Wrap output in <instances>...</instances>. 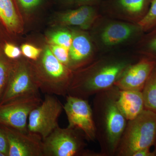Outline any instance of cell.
<instances>
[{
  "label": "cell",
  "mask_w": 156,
  "mask_h": 156,
  "mask_svg": "<svg viewBox=\"0 0 156 156\" xmlns=\"http://www.w3.org/2000/svg\"><path fill=\"white\" fill-rule=\"evenodd\" d=\"M38 96L24 98L0 105V124L23 132H27L30 114L42 102Z\"/></svg>",
  "instance_id": "cell-9"
},
{
  "label": "cell",
  "mask_w": 156,
  "mask_h": 156,
  "mask_svg": "<svg viewBox=\"0 0 156 156\" xmlns=\"http://www.w3.org/2000/svg\"><path fill=\"white\" fill-rule=\"evenodd\" d=\"M120 89L114 86L94 95L92 112L95 137L102 156H115L128 120L118 106Z\"/></svg>",
  "instance_id": "cell-1"
},
{
  "label": "cell",
  "mask_w": 156,
  "mask_h": 156,
  "mask_svg": "<svg viewBox=\"0 0 156 156\" xmlns=\"http://www.w3.org/2000/svg\"><path fill=\"white\" fill-rule=\"evenodd\" d=\"M21 50L23 56L29 59L34 61L40 57L42 52L41 49L29 44L22 45Z\"/></svg>",
  "instance_id": "cell-23"
},
{
  "label": "cell",
  "mask_w": 156,
  "mask_h": 156,
  "mask_svg": "<svg viewBox=\"0 0 156 156\" xmlns=\"http://www.w3.org/2000/svg\"><path fill=\"white\" fill-rule=\"evenodd\" d=\"M156 65V60L150 57L130 65L115 84L120 90L142 91Z\"/></svg>",
  "instance_id": "cell-11"
},
{
  "label": "cell",
  "mask_w": 156,
  "mask_h": 156,
  "mask_svg": "<svg viewBox=\"0 0 156 156\" xmlns=\"http://www.w3.org/2000/svg\"><path fill=\"white\" fill-rule=\"evenodd\" d=\"M146 47L149 52L150 58L156 60V31L149 38L146 44Z\"/></svg>",
  "instance_id": "cell-25"
},
{
  "label": "cell",
  "mask_w": 156,
  "mask_h": 156,
  "mask_svg": "<svg viewBox=\"0 0 156 156\" xmlns=\"http://www.w3.org/2000/svg\"><path fill=\"white\" fill-rule=\"evenodd\" d=\"M94 1V0H75L76 4L82 6L86 5L87 4L92 2Z\"/></svg>",
  "instance_id": "cell-29"
},
{
  "label": "cell",
  "mask_w": 156,
  "mask_h": 156,
  "mask_svg": "<svg viewBox=\"0 0 156 156\" xmlns=\"http://www.w3.org/2000/svg\"><path fill=\"white\" fill-rule=\"evenodd\" d=\"M154 150L153 151V152L155 156H156V139L155 141L154 144Z\"/></svg>",
  "instance_id": "cell-30"
},
{
  "label": "cell",
  "mask_w": 156,
  "mask_h": 156,
  "mask_svg": "<svg viewBox=\"0 0 156 156\" xmlns=\"http://www.w3.org/2000/svg\"><path fill=\"white\" fill-rule=\"evenodd\" d=\"M141 30L147 31L156 27V0L151 1V6L147 14L138 22Z\"/></svg>",
  "instance_id": "cell-19"
},
{
  "label": "cell",
  "mask_w": 156,
  "mask_h": 156,
  "mask_svg": "<svg viewBox=\"0 0 156 156\" xmlns=\"http://www.w3.org/2000/svg\"><path fill=\"white\" fill-rule=\"evenodd\" d=\"M82 75L72 78L67 95L88 99L115 86L124 71L132 64L126 59L102 62Z\"/></svg>",
  "instance_id": "cell-2"
},
{
  "label": "cell",
  "mask_w": 156,
  "mask_h": 156,
  "mask_svg": "<svg viewBox=\"0 0 156 156\" xmlns=\"http://www.w3.org/2000/svg\"><path fill=\"white\" fill-rule=\"evenodd\" d=\"M80 132L68 126H58L43 140L44 156H92L93 151L85 149L86 137Z\"/></svg>",
  "instance_id": "cell-5"
},
{
  "label": "cell",
  "mask_w": 156,
  "mask_h": 156,
  "mask_svg": "<svg viewBox=\"0 0 156 156\" xmlns=\"http://www.w3.org/2000/svg\"><path fill=\"white\" fill-rule=\"evenodd\" d=\"M92 45L89 38L83 34H76L69 48V66H77L86 61L91 55Z\"/></svg>",
  "instance_id": "cell-14"
},
{
  "label": "cell",
  "mask_w": 156,
  "mask_h": 156,
  "mask_svg": "<svg viewBox=\"0 0 156 156\" xmlns=\"http://www.w3.org/2000/svg\"><path fill=\"white\" fill-rule=\"evenodd\" d=\"M142 92L145 109L156 113V65Z\"/></svg>",
  "instance_id": "cell-17"
},
{
  "label": "cell",
  "mask_w": 156,
  "mask_h": 156,
  "mask_svg": "<svg viewBox=\"0 0 156 156\" xmlns=\"http://www.w3.org/2000/svg\"><path fill=\"white\" fill-rule=\"evenodd\" d=\"M0 19L11 31L18 32L22 30L21 21L12 0H0Z\"/></svg>",
  "instance_id": "cell-16"
},
{
  "label": "cell",
  "mask_w": 156,
  "mask_h": 156,
  "mask_svg": "<svg viewBox=\"0 0 156 156\" xmlns=\"http://www.w3.org/2000/svg\"><path fill=\"white\" fill-rule=\"evenodd\" d=\"M117 102L128 121L134 119L145 109L142 91L120 90Z\"/></svg>",
  "instance_id": "cell-12"
},
{
  "label": "cell",
  "mask_w": 156,
  "mask_h": 156,
  "mask_svg": "<svg viewBox=\"0 0 156 156\" xmlns=\"http://www.w3.org/2000/svg\"><path fill=\"white\" fill-rule=\"evenodd\" d=\"M149 0H119L120 5L129 13L140 15L145 13Z\"/></svg>",
  "instance_id": "cell-18"
},
{
  "label": "cell",
  "mask_w": 156,
  "mask_h": 156,
  "mask_svg": "<svg viewBox=\"0 0 156 156\" xmlns=\"http://www.w3.org/2000/svg\"><path fill=\"white\" fill-rule=\"evenodd\" d=\"M95 16V10L92 7L83 5L76 10L63 13L60 20L64 25L76 26L87 29L92 24Z\"/></svg>",
  "instance_id": "cell-13"
},
{
  "label": "cell",
  "mask_w": 156,
  "mask_h": 156,
  "mask_svg": "<svg viewBox=\"0 0 156 156\" xmlns=\"http://www.w3.org/2000/svg\"><path fill=\"white\" fill-rule=\"evenodd\" d=\"M50 48L55 57L61 63L69 67L70 60L69 49L53 44L50 45Z\"/></svg>",
  "instance_id": "cell-22"
},
{
  "label": "cell",
  "mask_w": 156,
  "mask_h": 156,
  "mask_svg": "<svg viewBox=\"0 0 156 156\" xmlns=\"http://www.w3.org/2000/svg\"><path fill=\"white\" fill-rule=\"evenodd\" d=\"M63 110L67 116L68 127L80 130L89 141L96 140L92 107L87 99L67 95Z\"/></svg>",
  "instance_id": "cell-8"
},
{
  "label": "cell",
  "mask_w": 156,
  "mask_h": 156,
  "mask_svg": "<svg viewBox=\"0 0 156 156\" xmlns=\"http://www.w3.org/2000/svg\"><path fill=\"white\" fill-rule=\"evenodd\" d=\"M20 5L25 9H31L38 5L41 0H18Z\"/></svg>",
  "instance_id": "cell-27"
},
{
  "label": "cell",
  "mask_w": 156,
  "mask_h": 156,
  "mask_svg": "<svg viewBox=\"0 0 156 156\" xmlns=\"http://www.w3.org/2000/svg\"><path fill=\"white\" fill-rule=\"evenodd\" d=\"M136 28L124 23L109 24L101 34V39L107 46H113L125 41L134 34Z\"/></svg>",
  "instance_id": "cell-15"
},
{
  "label": "cell",
  "mask_w": 156,
  "mask_h": 156,
  "mask_svg": "<svg viewBox=\"0 0 156 156\" xmlns=\"http://www.w3.org/2000/svg\"><path fill=\"white\" fill-rule=\"evenodd\" d=\"M63 105L54 95L45 94L44 99L32 111L27 130L45 139L58 127V120Z\"/></svg>",
  "instance_id": "cell-7"
},
{
  "label": "cell",
  "mask_w": 156,
  "mask_h": 156,
  "mask_svg": "<svg viewBox=\"0 0 156 156\" xmlns=\"http://www.w3.org/2000/svg\"><path fill=\"white\" fill-rule=\"evenodd\" d=\"M9 144V156H44L43 139L37 134L4 128Z\"/></svg>",
  "instance_id": "cell-10"
},
{
  "label": "cell",
  "mask_w": 156,
  "mask_h": 156,
  "mask_svg": "<svg viewBox=\"0 0 156 156\" xmlns=\"http://www.w3.org/2000/svg\"><path fill=\"white\" fill-rule=\"evenodd\" d=\"M65 1H67V2H72L74 0H65Z\"/></svg>",
  "instance_id": "cell-31"
},
{
  "label": "cell",
  "mask_w": 156,
  "mask_h": 156,
  "mask_svg": "<svg viewBox=\"0 0 156 156\" xmlns=\"http://www.w3.org/2000/svg\"><path fill=\"white\" fill-rule=\"evenodd\" d=\"M156 139V113L145 109L128 121L115 156H132L142 149L151 148Z\"/></svg>",
  "instance_id": "cell-3"
},
{
  "label": "cell",
  "mask_w": 156,
  "mask_h": 156,
  "mask_svg": "<svg viewBox=\"0 0 156 156\" xmlns=\"http://www.w3.org/2000/svg\"><path fill=\"white\" fill-rule=\"evenodd\" d=\"M0 156H5V155L3 154L2 153L0 152Z\"/></svg>",
  "instance_id": "cell-32"
},
{
  "label": "cell",
  "mask_w": 156,
  "mask_h": 156,
  "mask_svg": "<svg viewBox=\"0 0 156 156\" xmlns=\"http://www.w3.org/2000/svg\"><path fill=\"white\" fill-rule=\"evenodd\" d=\"M40 91L32 66L25 62H19L11 68L0 105L20 98L38 96Z\"/></svg>",
  "instance_id": "cell-6"
},
{
  "label": "cell",
  "mask_w": 156,
  "mask_h": 156,
  "mask_svg": "<svg viewBox=\"0 0 156 156\" xmlns=\"http://www.w3.org/2000/svg\"><path fill=\"white\" fill-rule=\"evenodd\" d=\"M50 42L53 44L58 45L69 49L73 42V36L68 31L59 30L52 34Z\"/></svg>",
  "instance_id": "cell-20"
},
{
  "label": "cell",
  "mask_w": 156,
  "mask_h": 156,
  "mask_svg": "<svg viewBox=\"0 0 156 156\" xmlns=\"http://www.w3.org/2000/svg\"><path fill=\"white\" fill-rule=\"evenodd\" d=\"M4 52L6 56L12 59L18 58L21 55V50L18 47L11 44H7L4 48Z\"/></svg>",
  "instance_id": "cell-24"
},
{
  "label": "cell",
  "mask_w": 156,
  "mask_h": 156,
  "mask_svg": "<svg viewBox=\"0 0 156 156\" xmlns=\"http://www.w3.org/2000/svg\"><path fill=\"white\" fill-rule=\"evenodd\" d=\"M11 68L7 62L0 58V100L7 86Z\"/></svg>",
  "instance_id": "cell-21"
},
{
  "label": "cell",
  "mask_w": 156,
  "mask_h": 156,
  "mask_svg": "<svg viewBox=\"0 0 156 156\" xmlns=\"http://www.w3.org/2000/svg\"><path fill=\"white\" fill-rule=\"evenodd\" d=\"M150 149H142L134 153L132 156H155L153 151H151Z\"/></svg>",
  "instance_id": "cell-28"
},
{
  "label": "cell",
  "mask_w": 156,
  "mask_h": 156,
  "mask_svg": "<svg viewBox=\"0 0 156 156\" xmlns=\"http://www.w3.org/2000/svg\"><path fill=\"white\" fill-rule=\"evenodd\" d=\"M0 152L5 156H8L9 144L8 138L4 129L0 128Z\"/></svg>",
  "instance_id": "cell-26"
},
{
  "label": "cell",
  "mask_w": 156,
  "mask_h": 156,
  "mask_svg": "<svg viewBox=\"0 0 156 156\" xmlns=\"http://www.w3.org/2000/svg\"><path fill=\"white\" fill-rule=\"evenodd\" d=\"M36 68H33L40 90L45 94L66 96L71 81L68 67L61 63L49 47L45 48Z\"/></svg>",
  "instance_id": "cell-4"
}]
</instances>
